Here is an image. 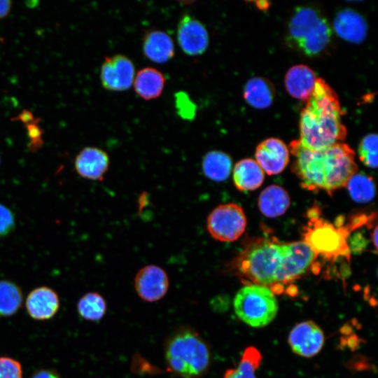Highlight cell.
I'll use <instances>...</instances> for the list:
<instances>
[{
	"mask_svg": "<svg viewBox=\"0 0 378 378\" xmlns=\"http://www.w3.org/2000/svg\"><path fill=\"white\" fill-rule=\"evenodd\" d=\"M256 162L269 175L281 173L289 161V151L280 139L269 138L260 142L255 148Z\"/></svg>",
	"mask_w": 378,
	"mask_h": 378,
	"instance_id": "5bb4252c",
	"label": "cell"
},
{
	"mask_svg": "<svg viewBox=\"0 0 378 378\" xmlns=\"http://www.w3.org/2000/svg\"><path fill=\"white\" fill-rule=\"evenodd\" d=\"M15 227V218L12 211L0 204V237L10 234Z\"/></svg>",
	"mask_w": 378,
	"mask_h": 378,
	"instance_id": "1f68e13d",
	"label": "cell"
},
{
	"mask_svg": "<svg viewBox=\"0 0 378 378\" xmlns=\"http://www.w3.org/2000/svg\"><path fill=\"white\" fill-rule=\"evenodd\" d=\"M177 41L181 50L190 56L203 54L209 43V33L197 19L186 13L177 25Z\"/></svg>",
	"mask_w": 378,
	"mask_h": 378,
	"instance_id": "8fae6325",
	"label": "cell"
},
{
	"mask_svg": "<svg viewBox=\"0 0 378 378\" xmlns=\"http://www.w3.org/2000/svg\"><path fill=\"white\" fill-rule=\"evenodd\" d=\"M332 29L326 18L316 9L296 8L288 24V38L307 56L321 53L328 45Z\"/></svg>",
	"mask_w": 378,
	"mask_h": 378,
	"instance_id": "5b68a950",
	"label": "cell"
},
{
	"mask_svg": "<svg viewBox=\"0 0 378 378\" xmlns=\"http://www.w3.org/2000/svg\"><path fill=\"white\" fill-rule=\"evenodd\" d=\"M274 96L275 90L273 85L264 78H251L244 88V99L255 108L263 109L270 106Z\"/></svg>",
	"mask_w": 378,
	"mask_h": 378,
	"instance_id": "603a6c76",
	"label": "cell"
},
{
	"mask_svg": "<svg viewBox=\"0 0 378 378\" xmlns=\"http://www.w3.org/2000/svg\"><path fill=\"white\" fill-rule=\"evenodd\" d=\"M351 227H335L323 219L311 218V224L304 234V241L316 255H321L328 260H335L340 255L349 257L346 237Z\"/></svg>",
	"mask_w": 378,
	"mask_h": 378,
	"instance_id": "52a82bcc",
	"label": "cell"
},
{
	"mask_svg": "<svg viewBox=\"0 0 378 378\" xmlns=\"http://www.w3.org/2000/svg\"><path fill=\"white\" fill-rule=\"evenodd\" d=\"M373 235V242H374V247L377 248V227H375L374 228V232L372 234Z\"/></svg>",
	"mask_w": 378,
	"mask_h": 378,
	"instance_id": "d590c367",
	"label": "cell"
},
{
	"mask_svg": "<svg viewBox=\"0 0 378 378\" xmlns=\"http://www.w3.org/2000/svg\"><path fill=\"white\" fill-rule=\"evenodd\" d=\"M314 71L308 66L298 64L290 67L285 76L286 88L293 97L307 101L316 80Z\"/></svg>",
	"mask_w": 378,
	"mask_h": 378,
	"instance_id": "ac0fdd59",
	"label": "cell"
},
{
	"mask_svg": "<svg viewBox=\"0 0 378 378\" xmlns=\"http://www.w3.org/2000/svg\"><path fill=\"white\" fill-rule=\"evenodd\" d=\"M0 378H22L21 364L12 358L0 357Z\"/></svg>",
	"mask_w": 378,
	"mask_h": 378,
	"instance_id": "4dcf8cb0",
	"label": "cell"
},
{
	"mask_svg": "<svg viewBox=\"0 0 378 378\" xmlns=\"http://www.w3.org/2000/svg\"><path fill=\"white\" fill-rule=\"evenodd\" d=\"M263 180L264 171L253 159L241 160L234 167L233 181L240 191L257 189L262 185Z\"/></svg>",
	"mask_w": 378,
	"mask_h": 378,
	"instance_id": "44dd1931",
	"label": "cell"
},
{
	"mask_svg": "<svg viewBox=\"0 0 378 378\" xmlns=\"http://www.w3.org/2000/svg\"><path fill=\"white\" fill-rule=\"evenodd\" d=\"M142 50L146 57L158 64L168 62L174 56L175 52L172 37L159 29H149L145 33Z\"/></svg>",
	"mask_w": 378,
	"mask_h": 378,
	"instance_id": "e0dca14e",
	"label": "cell"
},
{
	"mask_svg": "<svg viewBox=\"0 0 378 378\" xmlns=\"http://www.w3.org/2000/svg\"><path fill=\"white\" fill-rule=\"evenodd\" d=\"M59 300L55 290L47 286L32 290L26 299V309L35 320L44 321L52 318L59 310Z\"/></svg>",
	"mask_w": 378,
	"mask_h": 378,
	"instance_id": "2e32d148",
	"label": "cell"
},
{
	"mask_svg": "<svg viewBox=\"0 0 378 378\" xmlns=\"http://www.w3.org/2000/svg\"><path fill=\"white\" fill-rule=\"evenodd\" d=\"M134 76L132 61L123 55L105 57L101 66V82L108 90L120 92L128 90L133 84Z\"/></svg>",
	"mask_w": 378,
	"mask_h": 378,
	"instance_id": "30bf717a",
	"label": "cell"
},
{
	"mask_svg": "<svg viewBox=\"0 0 378 378\" xmlns=\"http://www.w3.org/2000/svg\"><path fill=\"white\" fill-rule=\"evenodd\" d=\"M295 158L293 172L304 188L323 190L328 193L346 186L357 173L354 151L344 143L335 144L326 149L313 150L302 145L299 140L290 144Z\"/></svg>",
	"mask_w": 378,
	"mask_h": 378,
	"instance_id": "6da1fadb",
	"label": "cell"
},
{
	"mask_svg": "<svg viewBox=\"0 0 378 378\" xmlns=\"http://www.w3.org/2000/svg\"><path fill=\"white\" fill-rule=\"evenodd\" d=\"M23 295L20 288L15 283L0 281V316H10L22 307Z\"/></svg>",
	"mask_w": 378,
	"mask_h": 378,
	"instance_id": "d4e9b609",
	"label": "cell"
},
{
	"mask_svg": "<svg viewBox=\"0 0 378 378\" xmlns=\"http://www.w3.org/2000/svg\"><path fill=\"white\" fill-rule=\"evenodd\" d=\"M283 253V244L258 241L248 246L234 260L233 269L254 284L275 286Z\"/></svg>",
	"mask_w": 378,
	"mask_h": 378,
	"instance_id": "277c9868",
	"label": "cell"
},
{
	"mask_svg": "<svg viewBox=\"0 0 378 378\" xmlns=\"http://www.w3.org/2000/svg\"><path fill=\"white\" fill-rule=\"evenodd\" d=\"M134 89L136 94L144 100H152L159 97L164 90L165 77L153 67L141 69L134 76Z\"/></svg>",
	"mask_w": 378,
	"mask_h": 378,
	"instance_id": "ffe728a7",
	"label": "cell"
},
{
	"mask_svg": "<svg viewBox=\"0 0 378 378\" xmlns=\"http://www.w3.org/2000/svg\"><path fill=\"white\" fill-rule=\"evenodd\" d=\"M109 166V158L103 150L96 147H85L77 155L75 168L83 178L102 181Z\"/></svg>",
	"mask_w": 378,
	"mask_h": 378,
	"instance_id": "9a60e30c",
	"label": "cell"
},
{
	"mask_svg": "<svg viewBox=\"0 0 378 378\" xmlns=\"http://www.w3.org/2000/svg\"><path fill=\"white\" fill-rule=\"evenodd\" d=\"M342 115L335 90L323 78H317L300 113V142L313 150H323L341 143L346 136Z\"/></svg>",
	"mask_w": 378,
	"mask_h": 378,
	"instance_id": "7a4b0ae2",
	"label": "cell"
},
{
	"mask_svg": "<svg viewBox=\"0 0 378 378\" xmlns=\"http://www.w3.org/2000/svg\"><path fill=\"white\" fill-rule=\"evenodd\" d=\"M288 192L281 186L271 185L264 189L258 199L261 213L268 218L283 215L290 206Z\"/></svg>",
	"mask_w": 378,
	"mask_h": 378,
	"instance_id": "7402d4cb",
	"label": "cell"
},
{
	"mask_svg": "<svg viewBox=\"0 0 378 378\" xmlns=\"http://www.w3.org/2000/svg\"><path fill=\"white\" fill-rule=\"evenodd\" d=\"M176 108L178 115L183 119L192 120L195 115L196 106L183 92L175 94Z\"/></svg>",
	"mask_w": 378,
	"mask_h": 378,
	"instance_id": "f546056e",
	"label": "cell"
},
{
	"mask_svg": "<svg viewBox=\"0 0 378 378\" xmlns=\"http://www.w3.org/2000/svg\"><path fill=\"white\" fill-rule=\"evenodd\" d=\"M79 315L85 320L97 321L101 320L106 312V303L99 293L89 292L83 295L78 302Z\"/></svg>",
	"mask_w": 378,
	"mask_h": 378,
	"instance_id": "484cf974",
	"label": "cell"
},
{
	"mask_svg": "<svg viewBox=\"0 0 378 378\" xmlns=\"http://www.w3.org/2000/svg\"><path fill=\"white\" fill-rule=\"evenodd\" d=\"M233 305L238 318L255 328L268 325L278 312V302L272 291L267 286L254 284L239 289Z\"/></svg>",
	"mask_w": 378,
	"mask_h": 378,
	"instance_id": "8992f818",
	"label": "cell"
},
{
	"mask_svg": "<svg viewBox=\"0 0 378 378\" xmlns=\"http://www.w3.org/2000/svg\"><path fill=\"white\" fill-rule=\"evenodd\" d=\"M262 360L260 352L253 346L247 347L236 368L237 378H256L255 372Z\"/></svg>",
	"mask_w": 378,
	"mask_h": 378,
	"instance_id": "83f0119b",
	"label": "cell"
},
{
	"mask_svg": "<svg viewBox=\"0 0 378 378\" xmlns=\"http://www.w3.org/2000/svg\"><path fill=\"white\" fill-rule=\"evenodd\" d=\"M323 343V330L312 321L297 324L288 336V344L293 351L305 358L316 355L321 350Z\"/></svg>",
	"mask_w": 378,
	"mask_h": 378,
	"instance_id": "7c38bea8",
	"label": "cell"
},
{
	"mask_svg": "<svg viewBox=\"0 0 378 378\" xmlns=\"http://www.w3.org/2000/svg\"><path fill=\"white\" fill-rule=\"evenodd\" d=\"M30 378H62L54 370L42 369L36 371Z\"/></svg>",
	"mask_w": 378,
	"mask_h": 378,
	"instance_id": "d6a6232c",
	"label": "cell"
},
{
	"mask_svg": "<svg viewBox=\"0 0 378 378\" xmlns=\"http://www.w3.org/2000/svg\"><path fill=\"white\" fill-rule=\"evenodd\" d=\"M232 161L229 155L220 150H211L205 154L202 162L204 175L215 181L226 180L232 170Z\"/></svg>",
	"mask_w": 378,
	"mask_h": 378,
	"instance_id": "cb8c5ba5",
	"label": "cell"
},
{
	"mask_svg": "<svg viewBox=\"0 0 378 378\" xmlns=\"http://www.w3.org/2000/svg\"><path fill=\"white\" fill-rule=\"evenodd\" d=\"M346 186L351 197L357 202H369L374 197L375 187L373 179L365 173L354 174Z\"/></svg>",
	"mask_w": 378,
	"mask_h": 378,
	"instance_id": "4316f807",
	"label": "cell"
},
{
	"mask_svg": "<svg viewBox=\"0 0 378 378\" xmlns=\"http://www.w3.org/2000/svg\"><path fill=\"white\" fill-rule=\"evenodd\" d=\"M169 285L166 272L154 265L141 268L134 279L138 295L146 302H155L162 298L168 290Z\"/></svg>",
	"mask_w": 378,
	"mask_h": 378,
	"instance_id": "4fadbf2b",
	"label": "cell"
},
{
	"mask_svg": "<svg viewBox=\"0 0 378 378\" xmlns=\"http://www.w3.org/2000/svg\"><path fill=\"white\" fill-rule=\"evenodd\" d=\"M316 254L304 241L284 244V253L276 274V284L300 278L311 267Z\"/></svg>",
	"mask_w": 378,
	"mask_h": 378,
	"instance_id": "9c48e42d",
	"label": "cell"
},
{
	"mask_svg": "<svg viewBox=\"0 0 378 378\" xmlns=\"http://www.w3.org/2000/svg\"><path fill=\"white\" fill-rule=\"evenodd\" d=\"M169 369L183 378H195L207 369L210 356L207 346L195 331L182 329L174 333L165 347Z\"/></svg>",
	"mask_w": 378,
	"mask_h": 378,
	"instance_id": "3957f363",
	"label": "cell"
},
{
	"mask_svg": "<svg viewBox=\"0 0 378 378\" xmlns=\"http://www.w3.org/2000/svg\"><path fill=\"white\" fill-rule=\"evenodd\" d=\"M257 4V6L260 9V10H267V8L270 6V4L267 1H257L256 2Z\"/></svg>",
	"mask_w": 378,
	"mask_h": 378,
	"instance_id": "e575fe53",
	"label": "cell"
},
{
	"mask_svg": "<svg viewBox=\"0 0 378 378\" xmlns=\"http://www.w3.org/2000/svg\"><path fill=\"white\" fill-rule=\"evenodd\" d=\"M246 218L240 206L234 203L218 205L209 214L206 228L211 236L220 241L237 240L244 232Z\"/></svg>",
	"mask_w": 378,
	"mask_h": 378,
	"instance_id": "ba28073f",
	"label": "cell"
},
{
	"mask_svg": "<svg viewBox=\"0 0 378 378\" xmlns=\"http://www.w3.org/2000/svg\"><path fill=\"white\" fill-rule=\"evenodd\" d=\"M333 26L342 38L351 43H359L367 35L368 27L365 19L351 9H344L338 12Z\"/></svg>",
	"mask_w": 378,
	"mask_h": 378,
	"instance_id": "d6986e66",
	"label": "cell"
},
{
	"mask_svg": "<svg viewBox=\"0 0 378 378\" xmlns=\"http://www.w3.org/2000/svg\"><path fill=\"white\" fill-rule=\"evenodd\" d=\"M11 8V1L0 0V19L6 16Z\"/></svg>",
	"mask_w": 378,
	"mask_h": 378,
	"instance_id": "836d02e7",
	"label": "cell"
},
{
	"mask_svg": "<svg viewBox=\"0 0 378 378\" xmlns=\"http://www.w3.org/2000/svg\"><path fill=\"white\" fill-rule=\"evenodd\" d=\"M358 154L360 161L370 168L377 166V136L376 134H369L365 136L358 147Z\"/></svg>",
	"mask_w": 378,
	"mask_h": 378,
	"instance_id": "f1b7e54d",
	"label": "cell"
}]
</instances>
